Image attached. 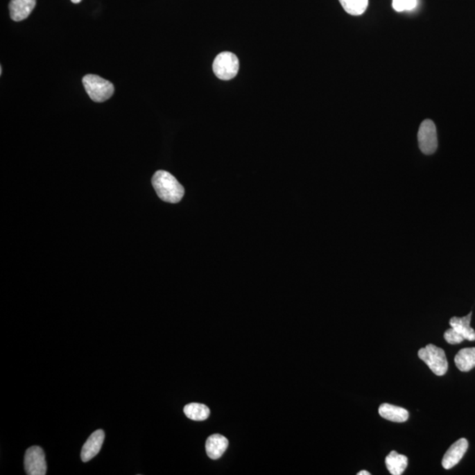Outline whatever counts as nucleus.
<instances>
[{"label":"nucleus","mask_w":475,"mask_h":475,"mask_svg":"<svg viewBox=\"0 0 475 475\" xmlns=\"http://www.w3.org/2000/svg\"><path fill=\"white\" fill-rule=\"evenodd\" d=\"M153 185L159 198L166 202L176 204L184 196V189L175 176L166 171L156 172L153 177Z\"/></svg>","instance_id":"nucleus-1"},{"label":"nucleus","mask_w":475,"mask_h":475,"mask_svg":"<svg viewBox=\"0 0 475 475\" xmlns=\"http://www.w3.org/2000/svg\"><path fill=\"white\" fill-rule=\"evenodd\" d=\"M82 82L87 94L95 103H104L114 94V85L98 75L87 74Z\"/></svg>","instance_id":"nucleus-2"},{"label":"nucleus","mask_w":475,"mask_h":475,"mask_svg":"<svg viewBox=\"0 0 475 475\" xmlns=\"http://www.w3.org/2000/svg\"><path fill=\"white\" fill-rule=\"evenodd\" d=\"M419 359L422 360L437 376H443L447 372L448 361L443 349L434 344H428L419 349Z\"/></svg>","instance_id":"nucleus-3"},{"label":"nucleus","mask_w":475,"mask_h":475,"mask_svg":"<svg viewBox=\"0 0 475 475\" xmlns=\"http://www.w3.org/2000/svg\"><path fill=\"white\" fill-rule=\"evenodd\" d=\"M240 63L232 52H222L213 62V71L219 80H230L238 74Z\"/></svg>","instance_id":"nucleus-4"},{"label":"nucleus","mask_w":475,"mask_h":475,"mask_svg":"<svg viewBox=\"0 0 475 475\" xmlns=\"http://www.w3.org/2000/svg\"><path fill=\"white\" fill-rule=\"evenodd\" d=\"M418 146L425 155H431L438 150L437 128L431 120H425L418 130Z\"/></svg>","instance_id":"nucleus-5"},{"label":"nucleus","mask_w":475,"mask_h":475,"mask_svg":"<svg viewBox=\"0 0 475 475\" xmlns=\"http://www.w3.org/2000/svg\"><path fill=\"white\" fill-rule=\"evenodd\" d=\"M26 473L28 475H44L47 473L45 454L39 447H32L26 451L24 458Z\"/></svg>","instance_id":"nucleus-6"},{"label":"nucleus","mask_w":475,"mask_h":475,"mask_svg":"<svg viewBox=\"0 0 475 475\" xmlns=\"http://www.w3.org/2000/svg\"><path fill=\"white\" fill-rule=\"evenodd\" d=\"M468 449V442L466 438L458 439V441L451 445L445 453L442 460V465L444 469H451L456 466L466 454Z\"/></svg>","instance_id":"nucleus-7"},{"label":"nucleus","mask_w":475,"mask_h":475,"mask_svg":"<svg viewBox=\"0 0 475 475\" xmlns=\"http://www.w3.org/2000/svg\"><path fill=\"white\" fill-rule=\"evenodd\" d=\"M104 438L105 433L103 430L94 431L88 438L81 450L80 456L82 461L88 462L100 453L101 449L103 447Z\"/></svg>","instance_id":"nucleus-8"},{"label":"nucleus","mask_w":475,"mask_h":475,"mask_svg":"<svg viewBox=\"0 0 475 475\" xmlns=\"http://www.w3.org/2000/svg\"><path fill=\"white\" fill-rule=\"evenodd\" d=\"M35 4L37 0H11L9 9L12 21H21L27 19L34 10Z\"/></svg>","instance_id":"nucleus-9"},{"label":"nucleus","mask_w":475,"mask_h":475,"mask_svg":"<svg viewBox=\"0 0 475 475\" xmlns=\"http://www.w3.org/2000/svg\"><path fill=\"white\" fill-rule=\"evenodd\" d=\"M229 445V441L224 435L215 434L209 437L206 441V453L211 460H218L223 456Z\"/></svg>","instance_id":"nucleus-10"},{"label":"nucleus","mask_w":475,"mask_h":475,"mask_svg":"<svg viewBox=\"0 0 475 475\" xmlns=\"http://www.w3.org/2000/svg\"><path fill=\"white\" fill-rule=\"evenodd\" d=\"M379 414L386 420L394 422H404L408 421L409 417L407 409L388 404V403H383L382 405L379 406Z\"/></svg>","instance_id":"nucleus-11"},{"label":"nucleus","mask_w":475,"mask_h":475,"mask_svg":"<svg viewBox=\"0 0 475 475\" xmlns=\"http://www.w3.org/2000/svg\"><path fill=\"white\" fill-rule=\"evenodd\" d=\"M473 313H469L464 317H453L450 320V326L464 336L465 340H475V331L471 327L470 323Z\"/></svg>","instance_id":"nucleus-12"},{"label":"nucleus","mask_w":475,"mask_h":475,"mask_svg":"<svg viewBox=\"0 0 475 475\" xmlns=\"http://www.w3.org/2000/svg\"><path fill=\"white\" fill-rule=\"evenodd\" d=\"M408 463V458L396 451H392L386 458V468L392 475H401L407 468Z\"/></svg>","instance_id":"nucleus-13"},{"label":"nucleus","mask_w":475,"mask_h":475,"mask_svg":"<svg viewBox=\"0 0 475 475\" xmlns=\"http://www.w3.org/2000/svg\"><path fill=\"white\" fill-rule=\"evenodd\" d=\"M455 365L460 372H467L475 367V348H465L455 356Z\"/></svg>","instance_id":"nucleus-14"},{"label":"nucleus","mask_w":475,"mask_h":475,"mask_svg":"<svg viewBox=\"0 0 475 475\" xmlns=\"http://www.w3.org/2000/svg\"><path fill=\"white\" fill-rule=\"evenodd\" d=\"M183 411L187 417L196 422L205 421L211 413L207 406L200 404V403H190L185 406Z\"/></svg>","instance_id":"nucleus-15"},{"label":"nucleus","mask_w":475,"mask_h":475,"mask_svg":"<svg viewBox=\"0 0 475 475\" xmlns=\"http://www.w3.org/2000/svg\"><path fill=\"white\" fill-rule=\"evenodd\" d=\"M340 5L350 15H362L368 8V0H339Z\"/></svg>","instance_id":"nucleus-16"},{"label":"nucleus","mask_w":475,"mask_h":475,"mask_svg":"<svg viewBox=\"0 0 475 475\" xmlns=\"http://www.w3.org/2000/svg\"><path fill=\"white\" fill-rule=\"evenodd\" d=\"M417 6V0H392V8L396 12L411 11Z\"/></svg>","instance_id":"nucleus-17"},{"label":"nucleus","mask_w":475,"mask_h":475,"mask_svg":"<svg viewBox=\"0 0 475 475\" xmlns=\"http://www.w3.org/2000/svg\"><path fill=\"white\" fill-rule=\"evenodd\" d=\"M444 337L449 344L461 343L465 340L464 336L453 329V327L445 331Z\"/></svg>","instance_id":"nucleus-18"},{"label":"nucleus","mask_w":475,"mask_h":475,"mask_svg":"<svg viewBox=\"0 0 475 475\" xmlns=\"http://www.w3.org/2000/svg\"><path fill=\"white\" fill-rule=\"evenodd\" d=\"M371 474L369 473L368 471L363 470L360 471L359 473H358V475H370Z\"/></svg>","instance_id":"nucleus-19"},{"label":"nucleus","mask_w":475,"mask_h":475,"mask_svg":"<svg viewBox=\"0 0 475 475\" xmlns=\"http://www.w3.org/2000/svg\"><path fill=\"white\" fill-rule=\"evenodd\" d=\"M71 2L74 3V4H78V3L81 2V0H71Z\"/></svg>","instance_id":"nucleus-20"}]
</instances>
